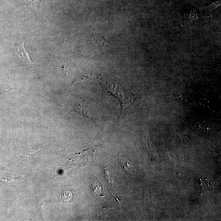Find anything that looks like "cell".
I'll use <instances>...</instances> for the list:
<instances>
[{
  "instance_id": "cell-1",
  "label": "cell",
  "mask_w": 221,
  "mask_h": 221,
  "mask_svg": "<svg viewBox=\"0 0 221 221\" xmlns=\"http://www.w3.org/2000/svg\"><path fill=\"white\" fill-rule=\"evenodd\" d=\"M25 39L24 40L23 42L17 45L16 48V53L18 55V57H20L22 60L27 61L30 63H33L31 61L29 54V53L25 49L24 46V43Z\"/></svg>"
},
{
  "instance_id": "cell-7",
  "label": "cell",
  "mask_w": 221,
  "mask_h": 221,
  "mask_svg": "<svg viewBox=\"0 0 221 221\" xmlns=\"http://www.w3.org/2000/svg\"><path fill=\"white\" fill-rule=\"evenodd\" d=\"M39 149H39L37 150L30 151V152H28L27 153L25 154V155H24V156H21V157L26 158V159H27V160H29V156H30V155H32V154L35 153V152H37V151H38L39 150Z\"/></svg>"
},
{
  "instance_id": "cell-2",
  "label": "cell",
  "mask_w": 221,
  "mask_h": 221,
  "mask_svg": "<svg viewBox=\"0 0 221 221\" xmlns=\"http://www.w3.org/2000/svg\"><path fill=\"white\" fill-rule=\"evenodd\" d=\"M118 160L120 164V166L123 170H125L131 174H136V170L131 162L125 156L120 155L118 156Z\"/></svg>"
},
{
  "instance_id": "cell-4",
  "label": "cell",
  "mask_w": 221,
  "mask_h": 221,
  "mask_svg": "<svg viewBox=\"0 0 221 221\" xmlns=\"http://www.w3.org/2000/svg\"><path fill=\"white\" fill-rule=\"evenodd\" d=\"M78 113L82 116H84V117L88 118L90 119L89 116H88V110L86 105L85 102L84 100H81V103L78 108Z\"/></svg>"
},
{
  "instance_id": "cell-5",
  "label": "cell",
  "mask_w": 221,
  "mask_h": 221,
  "mask_svg": "<svg viewBox=\"0 0 221 221\" xmlns=\"http://www.w3.org/2000/svg\"><path fill=\"white\" fill-rule=\"evenodd\" d=\"M95 40L101 45H107V46H109L110 45V42L107 39L104 37V36L98 37V38L96 39Z\"/></svg>"
},
{
  "instance_id": "cell-3",
  "label": "cell",
  "mask_w": 221,
  "mask_h": 221,
  "mask_svg": "<svg viewBox=\"0 0 221 221\" xmlns=\"http://www.w3.org/2000/svg\"><path fill=\"white\" fill-rule=\"evenodd\" d=\"M92 188L95 193L99 197L104 196V191L101 183L96 180H93L92 185Z\"/></svg>"
},
{
  "instance_id": "cell-6",
  "label": "cell",
  "mask_w": 221,
  "mask_h": 221,
  "mask_svg": "<svg viewBox=\"0 0 221 221\" xmlns=\"http://www.w3.org/2000/svg\"><path fill=\"white\" fill-rule=\"evenodd\" d=\"M72 193L71 192L69 191H63L62 195H64L63 197L64 199H65V200H70L71 199L72 196Z\"/></svg>"
}]
</instances>
